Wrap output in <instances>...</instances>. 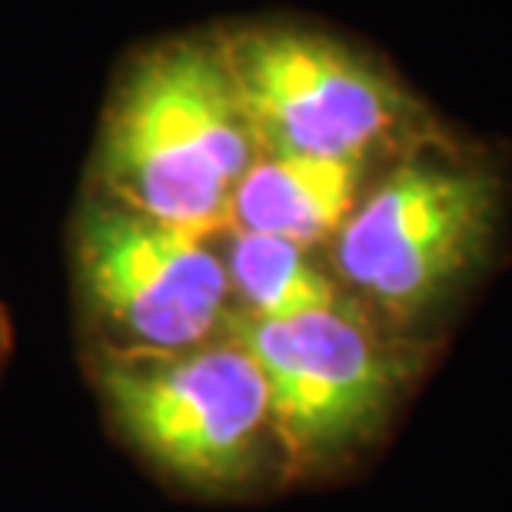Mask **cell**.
<instances>
[{
    "instance_id": "1",
    "label": "cell",
    "mask_w": 512,
    "mask_h": 512,
    "mask_svg": "<svg viewBox=\"0 0 512 512\" xmlns=\"http://www.w3.org/2000/svg\"><path fill=\"white\" fill-rule=\"evenodd\" d=\"M256 157L217 37L163 40L130 60L107 100L94 193L167 227L220 237Z\"/></svg>"
},
{
    "instance_id": "2",
    "label": "cell",
    "mask_w": 512,
    "mask_h": 512,
    "mask_svg": "<svg viewBox=\"0 0 512 512\" xmlns=\"http://www.w3.org/2000/svg\"><path fill=\"white\" fill-rule=\"evenodd\" d=\"M110 426L167 483L233 496L280 469L270 393L237 336L180 353L87 356Z\"/></svg>"
},
{
    "instance_id": "3",
    "label": "cell",
    "mask_w": 512,
    "mask_h": 512,
    "mask_svg": "<svg viewBox=\"0 0 512 512\" xmlns=\"http://www.w3.org/2000/svg\"><path fill=\"white\" fill-rule=\"evenodd\" d=\"M70 247L87 356L193 350L227 336L237 316L220 237L167 227L90 190Z\"/></svg>"
},
{
    "instance_id": "4",
    "label": "cell",
    "mask_w": 512,
    "mask_h": 512,
    "mask_svg": "<svg viewBox=\"0 0 512 512\" xmlns=\"http://www.w3.org/2000/svg\"><path fill=\"white\" fill-rule=\"evenodd\" d=\"M230 333L266 380L283 476L326 473L383 429L403 363L363 303L343 296L286 320L237 313Z\"/></svg>"
},
{
    "instance_id": "5",
    "label": "cell",
    "mask_w": 512,
    "mask_h": 512,
    "mask_svg": "<svg viewBox=\"0 0 512 512\" xmlns=\"http://www.w3.org/2000/svg\"><path fill=\"white\" fill-rule=\"evenodd\" d=\"M217 47L260 153L370 163L416 117L393 77L320 30L253 24Z\"/></svg>"
},
{
    "instance_id": "6",
    "label": "cell",
    "mask_w": 512,
    "mask_h": 512,
    "mask_svg": "<svg viewBox=\"0 0 512 512\" xmlns=\"http://www.w3.org/2000/svg\"><path fill=\"white\" fill-rule=\"evenodd\" d=\"M496 220L483 170L406 160L363 193L333 243V270L356 303L409 320L479 260Z\"/></svg>"
},
{
    "instance_id": "7",
    "label": "cell",
    "mask_w": 512,
    "mask_h": 512,
    "mask_svg": "<svg viewBox=\"0 0 512 512\" xmlns=\"http://www.w3.org/2000/svg\"><path fill=\"white\" fill-rule=\"evenodd\" d=\"M366 163L260 153L230 200V230L313 250L333 240L363 197Z\"/></svg>"
},
{
    "instance_id": "8",
    "label": "cell",
    "mask_w": 512,
    "mask_h": 512,
    "mask_svg": "<svg viewBox=\"0 0 512 512\" xmlns=\"http://www.w3.org/2000/svg\"><path fill=\"white\" fill-rule=\"evenodd\" d=\"M220 253L227 266L237 313L253 320H286L323 310L343 300L340 280H333L310 250L263 233H220Z\"/></svg>"
},
{
    "instance_id": "9",
    "label": "cell",
    "mask_w": 512,
    "mask_h": 512,
    "mask_svg": "<svg viewBox=\"0 0 512 512\" xmlns=\"http://www.w3.org/2000/svg\"><path fill=\"white\" fill-rule=\"evenodd\" d=\"M7 356H10V323H7L4 310H0V370H4Z\"/></svg>"
}]
</instances>
